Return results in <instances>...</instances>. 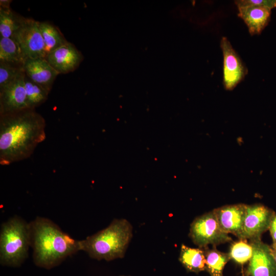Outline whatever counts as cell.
Here are the masks:
<instances>
[{"mask_svg":"<svg viewBox=\"0 0 276 276\" xmlns=\"http://www.w3.org/2000/svg\"><path fill=\"white\" fill-rule=\"evenodd\" d=\"M44 118L27 108L0 116V164L9 165L30 157L46 138Z\"/></svg>","mask_w":276,"mask_h":276,"instance_id":"cell-1","label":"cell"},{"mask_svg":"<svg viewBox=\"0 0 276 276\" xmlns=\"http://www.w3.org/2000/svg\"><path fill=\"white\" fill-rule=\"evenodd\" d=\"M31 247L36 266L50 269L80 251L79 240L64 232L51 220L37 216L29 222Z\"/></svg>","mask_w":276,"mask_h":276,"instance_id":"cell-2","label":"cell"},{"mask_svg":"<svg viewBox=\"0 0 276 276\" xmlns=\"http://www.w3.org/2000/svg\"><path fill=\"white\" fill-rule=\"evenodd\" d=\"M132 236L133 227L127 220L114 219L106 227L79 240L80 251L97 260L122 258Z\"/></svg>","mask_w":276,"mask_h":276,"instance_id":"cell-3","label":"cell"},{"mask_svg":"<svg viewBox=\"0 0 276 276\" xmlns=\"http://www.w3.org/2000/svg\"><path fill=\"white\" fill-rule=\"evenodd\" d=\"M31 247L29 223L14 216L1 226L0 263L2 266L18 267L28 257Z\"/></svg>","mask_w":276,"mask_h":276,"instance_id":"cell-4","label":"cell"},{"mask_svg":"<svg viewBox=\"0 0 276 276\" xmlns=\"http://www.w3.org/2000/svg\"><path fill=\"white\" fill-rule=\"evenodd\" d=\"M189 235L194 243L200 247L232 240L220 227L214 211L196 218L191 224Z\"/></svg>","mask_w":276,"mask_h":276,"instance_id":"cell-5","label":"cell"},{"mask_svg":"<svg viewBox=\"0 0 276 276\" xmlns=\"http://www.w3.org/2000/svg\"><path fill=\"white\" fill-rule=\"evenodd\" d=\"M27 58H45L44 44L39 28V21L22 17L14 36Z\"/></svg>","mask_w":276,"mask_h":276,"instance_id":"cell-6","label":"cell"},{"mask_svg":"<svg viewBox=\"0 0 276 276\" xmlns=\"http://www.w3.org/2000/svg\"><path fill=\"white\" fill-rule=\"evenodd\" d=\"M223 61V83L225 89L231 90L245 78L248 70L226 37L220 41Z\"/></svg>","mask_w":276,"mask_h":276,"instance_id":"cell-7","label":"cell"},{"mask_svg":"<svg viewBox=\"0 0 276 276\" xmlns=\"http://www.w3.org/2000/svg\"><path fill=\"white\" fill-rule=\"evenodd\" d=\"M274 214L271 209L261 204L246 205L241 239L261 238L269 229Z\"/></svg>","mask_w":276,"mask_h":276,"instance_id":"cell-8","label":"cell"},{"mask_svg":"<svg viewBox=\"0 0 276 276\" xmlns=\"http://www.w3.org/2000/svg\"><path fill=\"white\" fill-rule=\"evenodd\" d=\"M25 73L0 88V116L30 108L25 88Z\"/></svg>","mask_w":276,"mask_h":276,"instance_id":"cell-9","label":"cell"},{"mask_svg":"<svg viewBox=\"0 0 276 276\" xmlns=\"http://www.w3.org/2000/svg\"><path fill=\"white\" fill-rule=\"evenodd\" d=\"M253 253L249 261V276H276V263L271 254V247L261 239L251 240Z\"/></svg>","mask_w":276,"mask_h":276,"instance_id":"cell-10","label":"cell"},{"mask_svg":"<svg viewBox=\"0 0 276 276\" xmlns=\"http://www.w3.org/2000/svg\"><path fill=\"white\" fill-rule=\"evenodd\" d=\"M45 59L59 74H67L77 68L83 56L73 43L67 41L50 53Z\"/></svg>","mask_w":276,"mask_h":276,"instance_id":"cell-11","label":"cell"},{"mask_svg":"<svg viewBox=\"0 0 276 276\" xmlns=\"http://www.w3.org/2000/svg\"><path fill=\"white\" fill-rule=\"evenodd\" d=\"M246 208V204H237L223 206L213 211L222 230L241 239Z\"/></svg>","mask_w":276,"mask_h":276,"instance_id":"cell-12","label":"cell"},{"mask_svg":"<svg viewBox=\"0 0 276 276\" xmlns=\"http://www.w3.org/2000/svg\"><path fill=\"white\" fill-rule=\"evenodd\" d=\"M25 75L49 93L59 74L48 62L45 58H28L24 64Z\"/></svg>","mask_w":276,"mask_h":276,"instance_id":"cell-13","label":"cell"},{"mask_svg":"<svg viewBox=\"0 0 276 276\" xmlns=\"http://www.w3.org/2000/svg\"><path fill=\"white\" fill-rule=\"evenodd\" d=\"M237 8L238 16L243 20L251 35L260 34L270 21L271 9L268 8L254 5Z\"/></svg>","mask_w":276,"mask_h":276,"instance_id":"cell-14","label":"cell"},{"mask_svg":"<svg viewBox=\"0 0 276 276\" xmlns=\"http://www.w3.org/2000/svg\"><path fill=\"white\" fill-rule=\"evenodd\" d=\"M179 260L188 271L198 273L206 270L204 251L200 248L182 244Z\"/></svg>","mask_w":276,"mask_h":276,"instance_id":"cell-15","label":"cell"},{"mask_svg":"<svg viewBox=\"0 0 276 276\" xmlns=\"http://www.w3.org/2000/svg\"><path fill=\"white\" fill-rule=\"evenodd\" d=\"M27 59L14 38L0 37V61L24 65Z\"/></svg>","mask_w":276,"mask_h":276,"instance_id":"cell-16","label":"cell"},{"mask_svg":"<svg viewBox=\"0 0 276 276\" xmlns=\"http://www.w3.org/2000/svg\"><path fill=\"white\" fill-rule=\"evenodd\" d=\"M39 28L44 44L46 56L67 42L60 30L51 23L39 22Z\"/></svg>","mask_w":276,"mask_h":276,"instance_id":"cell-17","label":"cell"},{"mask_svg":"<svg viewBox=\"0 0 276 276\" xmlns=\"http://www.w3.org/2000/svg\"><path fill=\"white\" fill-rule=\"evenodd\" d=\"M22 17L11 8L0 7V37L12 38L20 25Z\"/></svg>","mask_w":276,"mask_h":276,"instance_id":"cell-18","label":"cell"},{"mask_svg":"<svg viewBox=\"0 0 276 276\" xmlns=\"http://www.w3.org/2000/svg\"><path fill=\"white\" fill-rule=\"evenodd\" d=\"M204 251L206 270L211 276H223L224 267L230 260L228 254L222 252L215 248Z\"/></svg>","mask_w":276,"mask_h":276,"instance_id":"cell-19","label":"cell"},{"mask_svg":"<svg viewBox=\"0 0 276 276\" xmlns=\"http://www.w3.org/2000/svg\"><path fill=\"white\" fill-rule=\"evenodd\" d=\"M24 81L29 107L35 109L47 100L49 93L26 75Z\"/></svg>","mask_w":276,"mask_h":276,"instance_id":"cell-20","label":"cell"},{"mask_svg":"<svg viewBox=\"0 0 276 276\" xmlns=\"http://www.w3.org/2000/svg\"><path fill=\"white\" fill-rule=\"evenodd\" d=\"M252 253L251 244L248 243L245 239H240L232 244L228 255L230 259L242 265L250 260Z\"/></svg>","mask_w":276,"mask_h":276,"instance_id":"cell-21","label":"cell"},{"mask_svg":"<svg viewBox=\"0 0 276 276\" xmlns=\"http://www.w3.org/2000/svg\"><path fill=\"white\" fill-rule=\"evenodd\" d=\"M24 65L0 61V88L7 85L25 73Z\"/></svg>","mask_w":276,"mask_h":276,"instance_id":"cell-22","label":"cell"},{"mask_svg":"<svg viewBox=\"0 0 276 276\" xmlns=\"http://www.w3.org/2000/svg\"><path fill=\"white\" fill-rule=\"evenodd\" d=\"M237 7L254 5L263 6L271 10L276 7V0H238L235 1Z\"/></svg>","mask_w":276,"mask_h":276,"instance_id":"cell-23","label":"cell"},{"mask_svg":"<svg viewBox=\"0 0 276 276\" xmlns=\"http://www.w3.org/2000/svg\"><path fill=\"white\" fill-rule=\"evenodd\" d=\"M269 230L272 240V244H276V213L274 214L271 220Z\"/></svg>","mask_w":276,"mask_h":276,"instance_id":"cell-24","label":"cell"},{"mask_svg":"<svg viewBox=\"0 0 276 276\" xmlns=\"http://www.w3.org/2000/svg\"><path fill=\"white\" fill-rule=\"evenodd\" d=\"M11 1L10 0H1L0 1V7L4 9H10V3Z\"/></svg>","mask_w":276,"mask_h":276,"instance_id":"cell-25","label":"cell"},{"mask_svg":"<svg viewBox=\"0 0 276 276\" xmlns=\"http://www.w3.org/2000/svg\"><path fill=\"white\" fill-rule=\"evenodd\" d=\"M271 251L273 259L276 263V250H274L271 248Z\"/></svg>","mask_w":276,"mask_h":276,"instance_id":"cell-26","label":"cell"},{"mask_svg":"<svg viewBox=\"0 0 276 276\" xmlns=\"http://www.w3.org/2000/svg\"><path fill=\"white\" fill-rule=\"evenodd\" d=\"M270 247L272 249L276 250V244H272Z\"/></svg>","mask_w":276,"mask_h":276,"instance_id":"cell-27","label":"cell"},{"mask_svg":"<svg viewBox=\"0 0 276 276\" xmlns=\"http://www.w3.org/2000/svg\"><path fill=\"white\" fill-rule=\"evenodd\" d=\"M120 276H130V275H120Z\"/></svg>","mask_w":276,"mask_h":276,"instance_id":"cell-28","label":"cell"}]
</instances>
